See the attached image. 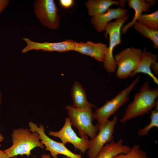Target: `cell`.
Returning <instances> with one entry per match:
<instances>
[{"label":"cell","mask_w":158,"mask_h":158,"mask_svg":"<svg viewBox=\"0 0 158 158\" xmlns=\"http://www.w3.org/2000/svg\"><path fill=\"white\" fill-rule=\"evenodd\" d=\"M9 2V0H0V14L5 10Z\"/></svg>","instance_id":"cb8c5ba5"},{"label":"cell","mask_w":158,"mask_h":158,"mask_svg":"<svg viewBox=\"0 0 158 158\" xmlns=\"http://www.w3.org/2000/svg\"><path fill=\"white\" fill-rule=\"evenodd\" d=\"M157 56L156 54L147 51L146 49L145 48L142 52V57L139 64L130 76L133 77L137 73H143L149 75L158 85V79L153 73L150 68L151 65L157 62Z\"/></svg>","instance_id":"5bb4252c"},{"label":"cell","mask_w":158,"mask_h":158,"mask_svg":"<svg viewBox=\"0 0 158 158\" xmlns=\"http://www.w3.org/2000/svg\"><path fill=\"white\" fill-rule=\"evenodd\" d=\"M59 2L63 7L68 8L73 6L74 1L73 0H60Z\"/></svg>","instance_id":"603a6c76"},{"label":"cell","mask_w":158,"mask_h":158,"mask_svg":"<svg viewBox=\"0 0 158 158\" xmlns=\"http://www.w3.org/2000/svg\"><path fill=\"white\" fill-rule=\"evenodd\" d=\"M65 108L71 126L77 128L80 137L87 135L92 139L97 135L99 129L97 124H93L95 118L92 108L80 109L71 105Z\"/></svg>","instance_id":"3957f363"},{"label":"cell","mask_w":158,"mask_h":158,"mask_svg":"<svg viewBox=\"0 0 158 158\" xmlns=\"http://www.w3.org/2000/svg\"><path fill=\"white\" fill-rule=\"evenodd\" d=\"M0 158H11L5 152L4 150L0 149Z\"/></svg>","instance_id":"484cf974"},{"label":"cell","mask_w":158,"mask_h":158,"mask_svg":"<svg viewBox=\"0 0 158 158\" xmlns=\"http://www.w3.org/2000/svg\"><path fill=\"white\" fill-rule=\"evenodd\" d=\"M128 18V16H127L114 22H109L105 29L104 36L107 38L109 34V44L103 63L104 68L109 73H113L117 69V66L113 54V50L117 45L121 43V30Z\"/></svg>","instance_id":"5b68a950"},{"label":"cell","mask_w":158,"mask_h":158,"mask_svg":"<svg viewBox=\"0 0 158 158\" xmlns=\"http://www.w3.org/2000/svg\"><path fill=\"white\" fill-rule=\"evenodd\" d=\"M49 135L59 138L65 145L68 143L72 144L75 149L83 153L88 149L89 144L88 137L87 135L79 137L73 129L69 118L66 117L64 125L58 131H50Z\"/></svg>","instance_id":"30bf717a"},{"label":"cell","mask_w":158,"mask_h":158,"mask_svg":"<svg viewBox=\"0 0 158 158\" xmlns=\"http://www.w3.org/2000/svg\"><path fill=\"white\" fill-rule=\"evenodd\" d=\"M127 11L120 7L109 8L107 11L102 14L92 17L91 24L98 32L105 31L109 22L113 19L116 20L127 16Z\"/></svg>","instance_id":"4fadbf2b"},{"label":"cell","mask_w":158,"mask_h":158,"mask_svg":"<svg viewBox=\"0 0 158 158\" xmlns=\"http://www.w3.org/2000/svg\"><path fill=\"white\" fill-rule=\"evenodd\" d=\"M2 101V94L1 91L0 89V107L1 106Z\"/></svg>","instance_id":"4dcf8cb0"},{"label":"cell","mask_w":158,"mask_h":158,"mask_svg":"<svg viewBox=\"0 0 158 158\" xmlns=\"http://www.w3.org/2000/svg\"><path fill=\"white\" fill-rule=\"evenodd\" d=\"M140 76L137 77L125 89L118 93L111 100L106 101L102 106L96 108L95 112V119L98 122L99 129L109 120V118L114 114L122 106L127 103L133 89L138 83Z\"/></svg>","instance_id":"277c9868"},{"label":"cell","mask_w":158,"mask_h":158,"mask_svg":"<svg viewBox=\"0 0 158 158\" xmlns=\"http://www.w3.org/2000/svg\"><path fill=\"white\" fill-rule=\"evenodd\" d=\"M13 144L4 150L10 158L18 155H26L29 157L31 151L37 147L45 148L41 142L39 134L29 129L19 128L14 129L11 134Z\"/></svg>","instance_id":"7a4b0ae2"},{"label":"cell","mask_w":158,"mask_h":158,"mask_svg":"<svg viewBox=\"0 0 158 158\" xmlns=\"http://www.w3.org/2000/svg\"><path fill=\"white\" fill-rule=\"evenodd\" d=\"M145 1L151 7L157 1L155 0H145Z\"/></svg>","instance_id":"4316f807"},{"label":"cell","mask_w":158,"mask_h":158,"mask_svg":"<svg viewBox=\"0 0 158 158\" xmlns=\"http://www.w3.org/2000/svg\"><path fill=\"white\" fill-rule=\"evenodd\" d=\"M142 52L140 49L128 48L114 56L117 66L116 75L118 78L124 79L130 76L139 64Z\"/></svg>","instance_id":"8992f818"},{"label":"cell","mask_w":158,"mask_h":158,"mask_svg":"<svg viewBox=\"0 0 158 158\" xmlns=\"http://www.w3.org/2000/svg\"><path fill=\"white\" fill-rule=\"evenodd\" d=\"M29 129L32 131L37 133L42 144L45 147V150L49 151L53 158H58V155L62 154L71 158H82L80 154H76L68 149L62 142H56L51 139L45 133L44 126L37 124L32 122L29 123Z\"/></svg>","instance_id":"9c48e42d"},{"label":"cell","mask_w":158,"mask_h":158,"mask_svg":"<svg viewBox=\"0 0 158 158\" xmlns=\"http://www.w3.org/2000/svg\"><path fill=\"white\" fill-rule=\"evenodd\" d=\"M4 139V137L3 134L1 133H0V147L1 146V143L2 142Z\"/></svg>","instance_id":"f546056e"},{"label":"cell","mask_w":158,"mask_h":158,"mask_svg":"<svg viewBox=\"0 0 158 158\" xmlns=\"http://www.w3.org/2000/svg\"><path fill=\"white\" fill-rule=\"evenodd\" d=\"M119 1L113 0H89L85 3L90 16H94L106 12L113 4L119 5Z\"/></svg>","instance_id":"e0dca14e"},{"label":"cell","mask_w":158,"mask_h":158,"mask_svg":"<svg viewBox=\"0 0 158 158\" xmlns=\"http://www.w3.org/2000/svg\"><path fill=\"white\" fill-rule=\"evenodd\" d=\"M158 97L157 88H152L149 80L145 81L139 92L135 94L133 101L127 107L120 122L124 123L138 116L148 114L158 104Z\"/></svg>","instance_id":"6da1fadb"},{"label":"cell","mask_w":158,"mask_h":158,"mask_svg":"<svg viewBox=\"0 0 158 158\" xmlns=\"http://www.w3.org/2000/svg\"><path fill=\"white\" fill-rule=\"evenodd\" d=\"M22 39L25 42L27 45L23 48L21 52L25 53L30 50H42L46 51H56L63 52L73 50L75 42L70 40L57 42H45L43 43L35 42L27 38Z\"/></svg>","instance_id":"8fae6325"},{"label":"cell","mask_w":158,"mask_h":158,"mask_svg":"<svg viewBox=\"0 0 158 158\" xmlns=\"http://www.w3.org/2000/svg\"><path fill=\"white\" fill-rule=\"evenodd\" d=\"M113 158H151L147 155L146 152L140 148L139 145H134L129 152L126 153H120Z\"/></svg>","instance_id":"7402d4cb"},{"label":"cell","mask_w":158,"mask_h":158,"mask_svg":"<svg viewBox=\"0 0 158 158\" xmlns=\"http://www.w3.org/2000/svg\"><path fill=\"white\" fill-rule=\"evenodd\" d=\"M131 148L123 144L122 139L116 142L113 140L106 144L102 148L96 158H113L119 154L127 153Z\"/></svg>","instance_id":"2e32d148"},{"label":"cell","mask_w":158,"mask_h":158,"mask_svg":"<svg viewBox=\"0 0 158 158\" xmlns=\"http://www.w3.org/2000/svg\"><path fill=\"white\" fill-rule=\"evenodd\" d=\"M133 26L135 30L152 42L155 49L158 48V30L148 28L137 21L135 22Z\"/></svg>","instance_id":"d6986e66"},{"label":"cell","mask_w":158,"mask_h":158,"mask_svg":"<svg viewBox=\"0 0 158 158\" xmlns=\"http://www.w3.org/2000/svg\"><path fill=\"white\" fill-rule=\"evenodd\" d=\"M13 158H18L17 156H15L13 157Z\"/></svg>","instance_id":"1f68e13d"},{"label":"cell","mask_w":158,"mask_h":158,"mask_svg":"<svg viewBox=\"0 0 158 158\" xmlns=\"http://www.w3.org/2000/svg\"><path fill=\"white\" fill-rule=\"evenodd\" d=\"M119 1L120 2L119 5L121 6L122 8H123L125 6L126 1L119 0Z\"/></svg>","instance_id":"f1b7e54d"},{"label":"cell","mask_w":158,"mask_h":158,"mask_svg":"<svg viewBox=\"0 0 158 158\" xmlns=\"http://www.w3.org/2000/svg\"><path fill=\"white\" fill-rule=\"evenodd\" d=\"M118 120L117 115L108 120L99 130L97 135L89 140L87 154L89 158H96L102 148L114 140L115 127Z\"/></svg>","instance_id":"ba28073f"},{"label":"cell","mask_w":158,"mask_h":158,"mask_svg":"<svg viewBox=\"0 0 158 158\" xmlns=\"http://www.w3.org/2000/svg\"><path fill=\"white\" fill-rule=\"evenodd\" d=\"M151 70H152L153 72V74L154 75H158V63H156L152 64L150 67Z\"/></svg>","instance_id":"d4e9b609"},{"label":"cell","mask_w":158,"mask_h":158,"mask_svg":"<svg viewBox=\"0 0 158 158\" xmlns=\"http://www.w3.org/2000/svg\"><path fill=\"white\" fill-rule=\"evenodd\" d=\"M107 44L101 43H95L75 42L74 51L92 57L95 60L103 62L107 49Z\"/></svg>","instance_id":"7c38bea8"},{"label":"cell","mask_w":158,"mask_h":158,"mask_svg":"<svg viewBox=\"0 0 158 158\" xmlns=\"http://www.w3.org/2000/svg\"><path fill=\"white\" fill-rule=\"evenodd\" d=\"M41 158H52L51 157L50 155L49 154H44L41 155ZM64 158H71V157H66Z\"/></svg>","instance_id":"83f0119b"},{"label":"cell","mask_w":158,"mask_h":158,"mask_svg":"<svg viewBox=\"0 0 158 158\" xmlns=\"http://www.w3.org/2000/svg\"><path fill=\"white\" fill-rule=\"evenodd\" d=\"M127 2L128 6L134 10L135 13L132 20L121 28V31L123 34H124L129 28L133 26L143 12H148L151 7L147 3L143 0H128Z\"/></svg>","instance_id":"ac0fdd59"},{"label":"cell","mask_w":158,"mask_h":158,"mask_svg":"<svg viewBox=\"0 0 158 158\" xmlns=\"http://www.w3.org/2000/svg\"><path fill=\"white\" fill-rule=\"evenodd\" d=\"M151 111L150 116V122L147 126L138 130L137 133L138 136H144L148 135V132L151 129L154 127L158 128V104L155 109Z\"/></svg>","instance_id":"44dd1931"},{"label":"cell","mask_w":158,"mask_h":158,"mask_svg":"<svg viewBox=\"0 0 158 158\" xmlns=\"http://www.w3.org/2000/svg\"><path fill=\"white\" fill-rule=\"evenodd\" d=\"M71 95L73 102V106L80 109H87L96 106L89 102L87 100L85 90L83 87L77 81L73 83L71 91Z\"/></svg>","instance_id":"9a60e30c"},{"label":"cell","mask_w":158,"mask_h":158,"mask_svg":"<svg viewBox=\"0 0 158 158\" xmlns=\"http://www.w3.org/2000/svg\"><path fill=\"white\" fill-rule=\"evenodd\" d=\"M34 11L37 18L44 26L53 30L59 27V16L53 0H35Z\"/></svg>","instance_id":"52a82bcc"},{"label":"cell","mask_w":158,"mask_h":158,"mask_svg":"<svg viewBox=\"0 0 158 158\" xmlns=\"http://www.w3.org/2000/svg\"><path fill=\"white\" fill-rule=\"evenodd\" d=\"M137 21L150 28L158 30V11L151 13L142 14Z\"/></svg>","instance_id":"ffe728a7"}]
</instances>
